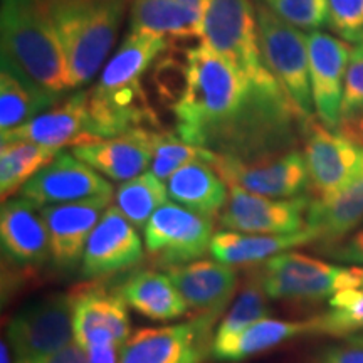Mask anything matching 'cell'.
Returning a JSON list of instances; mask_svg holds the SVG:
<instances>
[{
    "mask_svg": "<svg viewBox=\"0 0 363 363\" xmlns=\"http://www.w3.org/2000/svg\"><path fill=\"white\" fill-rule=\"evenodd\" d=\"M130 315L116 291L84 288L72 293L74 342L83 350L101 345H125L130 338Z\"/></svg>",
    "mask_w": 363,
    "mask_h": 363,
    "instance_id": "cell-19",
    "label": "cell"
},
{
    "mask_svg": "<svg viewBox=\"0 0 363 363\" xmlns=\"http://www.w3.org/2000/svg\"><path fill=\"white\" fill-rule=\"evenodd\" d=\"M0 140L2 143L33 142L62 150L65 147L74 148L84 143L98 142L101 136L91 116L88 91H78L51 110L35 116L29 123L0 133Z\"/></svg>",
    "mask_w": 363,
    "mask_h": 363,
    "instance_id": "cell-13",
    "label": "cell"
},
{
    "mask_svg": "<svg viewBox=\"0 0 363 363\" xmlns=\"http://www.w3.org/2000/svg\"><path fill=\"white\" fill-rule=\"evenodd\" d=\"M13 363L49 355L74 343L72 293H51L21 308L7 325Z\"/></svg>",
    "mask_w": 363,
    "mask_h": 363,
    "instance_id": "cell-6",
    "label": "cell"
},
{
    "mask_svg": "<svg viewBox=\"0 0 363 363\" xmlns=\"http://www.w3.org/2000/svg\"><path fill=\"white\" fill-rule=\"evenodd\" d=\"M62 150L33 142H7L0 147V197L2 202L48 167Z\"/></svg>",
    "mask_w": 363,
    "mask_h": 363,
    "instance_id": "cell-29",
    "label": "cell"
},
{
    "mask_svg": "<svg viewBox=\"0 0 363 363\" xmlns=\"http://www.w3.org/2000/svg\"><path fill=\"white\" fill-rule=\"evenodd\" d=\"M229 185V201L219 222L225 230L244 234H296L306 229V212L311 197L271 199Z\"/></svg>",
    "mask_w": 363,
    "mask_h": 363,
    "instance_id": "cell-11",
    "label": "cell"
},
{
    "mask_svg": "<svg viewBox=\"0 0 363 363\" xmlns=\"http://www.w3.org/2000/svg\"><path fill=\"white\" fill-rule=\"evenodd\" d=\"M155 130L136 128L113 138L98 140L72 148V155L88 163L99 174L116 182H126L145 174L153 160Z\"/></svg>",
    "mask_w": 363,
    "mask_h": 363,
    "instance_id": "cell-21",
    "label": "cell"
},
{
    "mask_svg": "<svg viewBox=\"0 0 363 363\" xmlns=\"http://www.w3.org/2000/svg\"><path fill=\"white\" fill-rule=\"evenodd\" d=\"M165 272L195 316L219 320L238 288V271L219 261H194Z\"/></svg>",
    "mask_w": 363,
    "mask_h": 363,
    "instance_id": "cell-20",
    "label": "cell"
},
{
    "mask_svg": "<svg viewBox=\"0 0 363 363\" xmlns=\"http://www.w3.org/2000/svg\"><path fill=\"white\" fill-rule=\"evenodd\" d=\"M169 202V189L152 172L126 180L115 192V206L136 229H145L157 208Z\"/></svg>",
    "mask_w": 363,
    "mask_h": 363,
    "instance_id": "cell-30",
    "label": "cell"
},
{
    "mask_svg": "<svg viewBox=\"0 0 363 363\" xmlns=\"http://www.w3.org/2000/svg\"><path fill=\"white\" fill-rule=\"evenodd\" d=\"M67 61L69 88L81 89L110 56L130 0H43Z\"/></svg>",
    "mask_w": 363,
    "mask_h": 363,
    "instance_id": "cell-3",
    "label": "cell"
},
{
    "mask_svg": "<svg viewBox=\"0 0 363 363\" xmlns=\"http://www.w3.org/2000/svg\"><path fill=\"white\" fill-rule=\"evenodd\" d=\"M2 69L62 99L69 88L67 61L43 0H2Z\"/></svg>",
    "mask_w": 363,
    "mask_h": 363,
    "instance_id": "cell-2",
    "label": "cell"
},
{
    "mask_svg": "<svg viewBox=\"0 0 363 363\" xmlns=\"http://www.w3.org/2000/svg\"><path fill=\"white\" fill-rule=\"evenodd\" d=\"M271 310L267 305V294L262 288L261 281L257 276L251 271L246 284H244L242 291L239 293V298L227 311V315L222 318V321L217 326V331L214 335V345H222L234 337H238L240 331H244L247 326H251L256 321L269 318Z\"/></svg>",
    "mask_w": 363,
    "mask_h": 363,
    "instance_id": "cell-31",
    "label": "cell"
},
{
    "mask_svg": "<svg viewBox=\"0 0 363 363\" xmlns=\"http://www.w3.org/2000/svg\"><path fill=\"white\" fill-rule=\"evenodd\" d=\"M256 21L262 62L284 89L299 116L305 121L311 120L315 118V108L310 84L308 35L284 22L261 2L256 4Z\"/></svg>",
    "mask_w": 363,
    "mask_h": 363,
    "instance_id": "cell-5",
    "label": "cell"
},
{
    "mask_svg": "<svg viewBox=\"0 0 363 363\" xmlns=\"http://www.w3.org/2000/svg\"><path fill=\"white\" fill-rule=\"evenodd\" d=\"M363 113V43L352 49L345 76V91L342 104V120ZM342 123V121H340Z\"/></svg>",
    "mask_w": 363,
    "mask_h": 363,
    "instance_id": "cell-36",
    "label": "cell"
},
{
    "mask_svg": "<svg viewBox=\"0 0 363 363\" xmlns=\"http://www.w3.org/2000/svg\"><path fill=\"white\" fill-rule=\"evenodd\" d=\"M326 256L335 257V259L343 262H352V264H363V230L352 235L348 240L333 244V246L321 249Z\"/></svg>",
    "mask_w": 363,
    "mask_h": 363,
    "instance_id": "cell-37",
    "label": "cell"
},
{
    "mask_svg": "<svg viewBox=\"0 0 363 363\" xmlns=\"http://www.w3.org/2000/svg\"><path fill=\"white\" fill-rule=\"evenodd\" d=\"M121 350L123 345H101L84 352L89 363H121Z\"/></svg>",
    "mask_w": 363,
    "mask_h": 363,
    "instance_id": "cell-40",
    "label": "cell"
},
{
    "mask_svg": "<svg viewBox=\"0 0 363 363\" xmlns=\"http://www.w3.org/2000/svg\"><path fill=\"white\" fill-rule=\"evenodd\" d=\"M202 40L254 81H274L262 62L252 0H207Z\"/></svg>",
    "mask_w": 363,
    "mask_h": 363,
    "instance_id": "cell-7",
    "label": "cell"
},
{
    "mask_svg": "<svg viewBox=\"0 0 363 363\" xmlns=\"http://www.w3.org/2000/svg\"><path fill=\"white\" fill-rule=\"evenodd\" d=\"M38 207L88 201L96 197H115V190L93 167L72 153L61 152L34 175L21 190Z\"/></svg>",
    "mask_w": 363,
    "mask_h": 363,
    "instance_id": "cell-14",
    "label": "cell"
},
{
    "mask_svg": "<svg viewBox=\"0 0 363 363\" xmlns=\"http://www.w3.org/2000/svg\"><path fill=\"white\" fill-rule=\"evenodd\" d=\"M308 242H315L308 229L296 234H244L222 230L212 238L211 254L216 261L229 266H257L288 249Z\"/></svg>",
    "mask_w": 363,
    "mask_h": 363,
    "instance_id": "cell-25",
    "label": "cell"
},
{
    "mask_svg": "<svg viewBox=\"0 0 363 363\" xmlns=\"http://www.w3.org/2000/svg\"><path fill=\"white\" fill-rule=\"evenodd\" d=\"M217 158H219V153L184 142L177 133L155 131L153 160L150 163V172L155 174L160 180H169L177 170L190 162L203 160L214 165Z\"/></svg>",
    "mask_w": 363,
    "mask_h": 363,
    "instance_id": "cell-32",
    "label": "cell"
},
{
    "mask_svg": "<svg viewBox=\"0 0 363 363\" xmlns=\"http://www.w3.org/2000/svg\"><path fill=\"white\" fill-rule=\"evenodd\" d=\"M130 33H147L167 39H202L203 13L179 0H131Z\"/></svg>",
    "mask_w": 363,
    "mask_h": 363,
    "instance_id": "cell-26",
    "label": "cell"
},
{
    "mask_svg": "<svg viewBox=\"0 0 363 363\" xmlns=\"http://www.w3.org/2000/svg\"><path fill=\"white\" fill-rule=\"evenodd\" d=\"M111 199L96 197L40 207V214L48 227L51 261L59 271L74 269L83 261L86 242L104 211L110 207Z\"/></svg>",
    "mask_w": 363,
    "mask_h": 363,
    "instance_id": "cell-17",
    "label": "cell"
},
{
    "mask_svg": "<svg viewBox=\"0 0 363 363\" xmlns=\"http://www.w3.org/2000/svg\"><path fill=\"white\" fill-rule=\"evenodd\" d=\"M216 170L227 184L271 199H294L310 187L305 155L298 150L256 162L219 155Z\"/></svg>",
    "mask_w": 363,
    "mask_h": 363,
    "instance_id": "cell-12",
    "label": "cell"
},
{
    "mask_svg": "<svg viewBox=\"0 0 363 363\" xmlns=\"http://www.w3.org/2000/svg\"><path fill=\"white\" fill-rule=\"evenodd\" d=\"M331 310L318 316L320 335L352 337L363 330V288L343 289L330 299Z\"/></svg>",
    "mask_w": 363,
    "mask_h": 363,
    "instance_id": "cell-33",
    "label": "cell"
},
{
    "mask_svg": "<svg viewBox=\"0 0 363 363\" xmlns=\"http://www.w3.org/2000/svg\"><path fill=\"white\" fill-rule=\"evenodd\" d=\"M143 235L153 264L169 269L201 259L211 251L214 220L179 203L167 202L150 217Z\"/></svg>",
    "mask_w": 363,
    "mask_h": 363,
    "instance_id": "cell-8",
    "label": "cell"
},
{
    "mask_svg": "<svg viewBox=\"0 0 363 363\" xmlns=\"http://www.w3.org/2000/svg\"><path fill=\"white\" fill-rule=\"evenodd\" d=\"M352 48L343 40L320 30L308 34L313 108L318 120L335 131L342 121L345 76Z\"/></svg>",
    "mask_w": 363,
    "mask_h": 363,
    "instance_id": "cell-15",
    "label": "cell"
},
{
    "mask_svg": "<svg viewBox=\"0 0 363 363\" xmlns=\"http://www.w3.org/2000/svg\"><path fill=\"white\" fill-rule=\"evenodd\" d=\"M305 155L313 199H328L347 187L363 169V147L315 118L306 121Z\"/></svg>",
    "mask_w": 363,
    "mask_h": 363,
    "instance_id": "cell-9",
    "label": "cell"
},
{
    "mask_svg": "<svg viewBox=\"0 0 363 363\" xmlns=\"http://www.w3.org/2000/svg\"><path fill=\"white\" fill-rule=\"evenodd\" d=\"M330 27L347 43H363V0H328Z\"/></svg>",
    "mask_w": 363,
    "mask_h": 363,
    "instance_id": "cell-35",
    "label": "cell"
},
{
    "mask_svg": "<svg viewBox=\"0 0 363 363\" xmlns=\"http://www.w3.org/2000/svg\"><path fill=\"white\" fill-rule=\"evenodd\" d=\"M267 298L289 303H316L343 289L363 288V267H343L286 251L252 269Z\"/></svg>",
    "mask_w": 363,
    "mask_h": 363,
    "instance_id": "cell-4",
    "label": "cell"
},
{
    "mask_svg": "<svg viewBox=\"0 0 363 363\" xmlns=\"http://www.w3.org/2000/svg\"><path fill=\"white\" fill-rule=\"evenodd\" d=\"M284 22L305 30H320L330 26L328 0H259Z\"/></svg>",
    "mask_w": 363,
    "mask_h": 363,
    "instance_id": "cell-34",
    "label": "cell"
},
{
    "mask_svg": "<svg viewBox=\"0 0 363 363\" xmlns=\"http://www.w3.org/2000/svg\"><path fill=\"white\" fill-rule=\"evenodd\" d=\"M136 313L155 321H172L187 315L189 306L167 272L155 269L136 271L116 288Z\"/></svg>",
    "mask_w": 363,
    "mask_h": 363,
    "instance_id": "cell-24",
    "label": "cell"
},
{
    "mask_svg": "<svg viewBox=\"0 0 363 363\" xmlns=\"http://www.w3.org/2000/svg\"><path fill=\"white\" fill-rule=\"evenodd\" d=\"M0 363H12V350L6 338L0 343Z\"/></svg>",
    "mask_w": 363,
    "mask_h": 363,
    "instance_id": "cell-42",
    "label": "cell"
},
{
    "mask_svg": "<svg viewBox=\"0 0 363 363\" xmlns=\"http://www.w3.org/2000/svg\"><path fill=\"white\" fill-rule=\"evenodd\" d=\"M320 335L318 316L303 321H284V320H264L256 321L246 330L240 331L238 337L222 345H214L211 350L212 358L219 362H240L249 357L257 355L269 348L288 342L301 335Z\"/></svg>",
    "mask_w": 363,
    "mask_h": 363,
    "instance_id": "cell-27",
    "label": "cell"
},
{
    "mask_svg": "<svg viewBox=\"0 0 363 363\" xmlns=\"http://www.w3.org/2000/svg\"><path fill=\"white\" fill-rule=\"evenodd\" d=\"M182 6L192 9V11H197L203 13V9H206V2L207 0H179Z\"/></svg>",
    "mask_w": 363,
    "mask_h": 363,
    "instance_id": "cell-43",
    "label": "cell"
},
{
    "mask_svg": "<svg viewBox=\"0 0 363 363\" xmlns=\"http://www.w3.org/2000/svg\"><path fill=\"white\" fill-rule=\"evenodd\" d=\"M347 338L352 345H357V347H363V335H352V337H347Z\"/></svg>",
    "mask_w": 363,
    "mask_h": 363,
    "instance_id": "cell-44",
    "label": "cell"
},
{
    "mask_svg": "<svg viewBox=\"0 0 363 363\" xmlns=\"http://www.w3.org/2000/svg\"><path fill=\"white\" fill-rule=\"evenodd\" d=\"M169 197L179 206L206 217L220 216L229 201V185L214 165L194 160L167 180Z\"/></svg>",
    "mask_w": 363,
    "mask_h": 363,
    "instance_id": "cell-23",
    "label": "cell"
},
{
    "mask_svg": "<svg viewBox=\"0 0 363 363\" xmlns=\"http://www.w3.org/2000/svg\"><path fill=\"white\" fill-rule=\"evenodd\" d=\"M338 131L347 136V138H350L352 142H355L363 147V113L350 118H345L338 126Z\"/></svg>",
    "mask_w": 363,
    "mask_h": 363,
    "instance_id": "cell-41",
    "label": "cell"
},
{
    "mask_svg": "<svg viewBox=\"0 0 363 363\" xmlns=\"http://www.w3.org/2000/svg\"><path fill=\"white\" fill-rule=\"evenodd\" d=\"M0 247L4 262L21 271L38 269L51 259L48 227L40 207L22 195L4 202L0 211Z\"/></svg>",
    "mask_w": 363,
    "mask_h": 363,
    "instance_id": "cell-18",
    "label": "cell"
},
{
    "mask_svg": "<svg viewBox=\"0 0 363 363\" xmlns=\"http://www.w3.org/2000/svg\"><path fill=\"white\" fill-rule=\"evenodd\" d=\"M174 110L184 142L256 162L291 152L306 121L278 81H254L202 40L189 49Z\"/></svg>",
    "mask_w": 363,
    "mask_h": 363,
    "instance_id": "cell-1",
    "label": "cell"
},
{
    "mask_svg": "<svg viewBox=\"0 0 363 363\" xmlns=\"http://www.w3.org/2000/svg\"><path fill=\"white\" fill-rule=\"evenodd\" d=\"M363 220V169L347 187L328 199H311L306 229L321 249L342 242Z\"/></svg>",
    "mask_w": 363,
    "mask_h": 363,
    "instance_id": "cell-22",
    "label": "cell"
},
{
    "mask_svg": "<svg viewBox=\"0 0 363 363\" xmlns=\"http://www.w3.org/2000/svg\"><path fill=\"white\" fill-rule=\"evenodd\" d=\"M216 318L195 316L187 323L136 330L121 350V363H202L212 350Z\"/></svg>",
    "mask_w": 363,
    "mask_h": 363,
    "instance_id": "cell-10",
    "label": "cell"
},
{
    "mask_svg": "<svg viewBox=\"0 0 363 363\" xmlns=\"http://www.w3.org/2000/svg\"><path fill=\"white\" fill-rule=\"evenodd\" d=\"M143 254L136 227L121 214L120 208L110 206L86 242L81 274L91 279L106 278L138 266Z\"/></svg>",
    "mask_w": 363,
    "mask_h": 363,
    "instance_id": "cell-16",
    "label": "cell"
},
{
    "mask_svg": "<svg viewBox=\"0 0 363 363\" xmlns=\"http://www.w3.org/2000/svg\"><path fill=\"white\" fill-rule=\"evenodd\" d=\"M315 363H363V347H326L318 353Z\"/></svg>",
    "mask_w": 363,
    "mask_h": 363,
    "instance_id": "cell-38",
    "label": "cell"
},
{
    "mask_svg": "<svg viewBox=\"0 0 363 363\" xmlns=\"http://www.w3.org/2000/svg\"><path fill=\"white\" fill-rule=\"evenodd\" d=\"M62 99L29 86L11 71L0 72V133L33 121Z\"/></svg>",
    "mask_w": 363,
    "mask_h": 363,
    "instance_id": "cell-28",
    "label": "cell"
},
{
    "mask_svg": "<svg viewBox=\"0 0 363 363\" xmlns=\"http://www.w3.org/2000/svg\"><path fill=\"white\" fill-rule=\"evenodd\" d=\"M17 363H89L86 352L79 347L78 343H72L69 347L62 348V350L49 353V355L30 358L26 362H17Z\"/></svg>",
    "mask_w": 363,
    "mask_h": 363,
    "instance_id": "cell-39",
    "label": "cell"
}]
</instances>
